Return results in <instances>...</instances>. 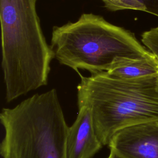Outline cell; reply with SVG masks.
I'll list each match as a JSON object with an SVG mask.
<instances>
[{
	"mask_svg": "<svg viewBox=\"0 0 158 158\" xmlns=\"http://www.w3.org/2000/svg\"><path fill=\"white\" fill-rule=\"evenodd\" d=\"M38 0H0L1 67L9 102L46 86L54 53L43 34Z\"/></svg>",
	"mask_w": 158,
	"mask_h": 158,
	"instance_id": "1",
	"label": "cell"
},
{
	"mask_svg": "<svg viewBox=\"0 0 158 158\" xmlns=\"http://www.w3.org/2000/svg\"><path fill=\"white\" fill-rule=\"evenodd\" d=\"M50 46L54 58L77 73L80 69L91 74L109 72L130 61L154 56L134 33L92 13L53 27Z\"/></svg>",
	"mask_w": 158,
	"mask_h": 158,
	"instance_id": "2",
	"label": "cell"
},
{
	"mask_svg": "<svg viewBox=\"0 0 158 158\" xmlns=\"http://www.w3.org/2000/svg\"><path fill=\"white\" fill-rule=\"evenodd\" d=\"M78 74V107L91 110L103 146H108L112 136L124 128L158 120V75L122 78L107 72L88 77Z\"/></svg>",
	"mask_w": 158,
	"mask_h": 158,
	"instance_id": "3",
	"label": "cell"
},
{
	"mask_svg": "<svg viewBox=\"0 0 158 158\" xmlns=\"http://www.w3.org/2000/svg\"><path fill=\"white\" fill-rule=\"evenodd\" d=\"M0 120L3 158H66L69 127L56 89L2 109Z\"/></svg>",
	"mask_w": 158,
	"mask_h": 158,
	"instance_id": "4",
	"label": "cell"
},
{
	"mask_svg": "<svg viewBox=\"0 0 158 158\" xmlns=\"http://www.w3.org/2000/svg\"><path fill=\"white\" fill-rule=\"evenodd\" d=\"M108 146L122 158H158V120L119 130Z\"/></svg>",
	"mask_w": 158,
	"mask_h": 158,
	"instance_id": "5",
	"label": "cell"
},
{
	"mask_svg": "<svg viewBox=\"0 0 158 158\" xmlns=\"http://www.w3.org/2000/svg\"><path fill=\"white\" fill-rule=\"evenodd\" d=\"M102 146L94 129L91 110L79 107L77 118L68 129L66 158H92Z\"/></svg>",
	"mask_w": 158,
	"mask_h": 158,
	"instance_id": "6",
	"label": "cell"
},
{
	"mask_svg": "<svg viewBox=\"0 0 158 158\" xmlns=\"http://www.w3.org/2000/svg\"><path fill=\"white\" fill-rule=\"evenodd\" d=\"M107 72L122 78H136L158 75V60L154 56L132 60Z\"/></svg>",
	"mask_w": 158,
	"mask_h": 158,
	"instance_id": "7",
	"label": "cell"
},
{
	"mask_svg": "<svg viewBox=\"0 0 158 158\" xmlns=\"http://www.w3.org/2000/svg\"><path fill=\"white\" fill-rule=\"evenodd\" d=\"M110 11L122 10H141L158 17V0H101Z\"/></svg>",
	"mask_w": 158,
	"mask_h": 158,
	"instance_id": "8",
	"label": "cell"
},
{
	"mask_svg": "<svg viewBox=\"0 0 158 158\" xmlns=\"http://www.w3.org/2000/svg\"><path fill=\"white\" fill-rule=\"evenodd\" d=\"M141 41L158 60V26L143 33Z\"/></svg>",
	"mask_w": 158,
	"mask_h": 158,
	"instance_id": "9",
	"label": "cell"
},
{
	"mask_svg": "<svg viewBox=\"0 0 158 158\" xmlns=\"http://www.w3.org/2000/svg\"><path fill=\"white\" fill-rule=\"evenodd\" d=\"M107 158H122L119 155L116 154L115 152L112 151H110V154Z\"/></svg>",
	"mask_w": 158,
	"mask_h": 158,
	"instance_id": "10",
	"label": "cell"
}]
</instances>
